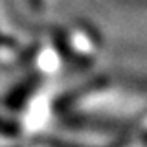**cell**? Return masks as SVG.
I'll list each match as a JSON object with an SVG mask.
<instances>
[{
    "label": "cell",
    "mask_w": 147,
    "mask_h": 147,
    "mask_svg": "<svg viewBox=\"0 0 147 147\" xmlns=\"http://www.w3.org/2000/svg\"><path fill=\"white\" fill-rule=\"evenodd\" d=\"M68 46L83 61H92L99 52V42L86 28H72L68 33Z\"/></svg>",
    "instance_id": "obj_1"
}]
</instances>
